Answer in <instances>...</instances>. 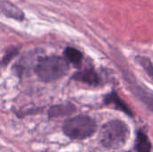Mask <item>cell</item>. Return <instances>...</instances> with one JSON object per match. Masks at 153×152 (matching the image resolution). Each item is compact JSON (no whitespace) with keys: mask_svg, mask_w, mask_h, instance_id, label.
Returning a JSON list of instances; mask_svg holds the SVG:
<instances>
[{"mask_svg":"<svg viewBox=\"0 0 153 152\" xmlns=\"http://www.w3.org/2000/svg\"><path fill=\"white\" fill-rule=\"evenodd\" d=\"M68 70L69 65L67 60L57 56L42 57L39 60L36 66L38 77L46 82L61 79L68 73Z\"/></svg>","mask_w":153,"mask_h":152,"instance_id":"1","label":"cell"},{"mask_svg":"<svg viewBox=\"0 0 153 152\" xmlns=\"http://www.w3.org/2000/svg\"><path fill=\"white\" fill-rule=\"evenodd\" d=\"M129 137L127 125L120 120H113L103 125L100 142L107 149H118L125 145Z\"/></svg>","mask_w":153,"mask_h":152,"instance_id":"2","label":"cell"},{"mask_svg":"<svg viewBox=\"0 0 153 152\" xmlns=\"http://www.w3.org/2000/svg\"><path fill=\"white\" fill-rule=\"evenodd\" d=\"M97 129L96 123L87 116H78L67 119L63 126L64 133L73 140H84L91 136Z\"/></svg>","mask_w":153,"mask_h":152,"instance_id":"3","label":"cell"},{"mask_svg":"<svg viewBox=\"0 0 153 152\" xmlns=\"http://www.w3.org/2000/svg\"><path fill=\"white\" fill-rule=\"evenodd\" d=\"M1 13L6 17L13 18L17 21H23L25 18L23 12L20 8H18L15 4L4 0H2L1 2Z\"/></svg>","mask_w":153,"mask_h":152,"instance_id":"4","label":"cell"},{"mask_svg":"<svg viewBox=\"0 0 153 152\" xmlns=\"http://www.w3.org/2000/svg\"><path fill=\"white\" fill-rule=\"evenodd\" d=\"M73 79L75 81L82 82L84 83L90 85H98L100 83V77L96 72L91 69H87L84 71L77 72L74 76Z\"/></svg>","mask_w":153,"mask_h":152,"instance_id":"5","label":"cell"},{"mask_svg":"<svg viewBox=\"0 0 153 152\" xmlns=\"http://www.w3.org/2000/svg\"><path fill=\"white\" fill-rule=\"evenodd\" d=\"M75 111V107L72 104H61L52 107L49 111L48 115L50 117H56V116H68L73 114Z\"/></svg>","mask_w":153,"mask_h":152,"instance_id":"6","label":"cell"},{"mask_svg":"<svg viewBox=\"0 0 153 152\" xmlns=\"http://www.w3.org/2000/svg\"><path fill=\"white\" fill-rule=\"evenodd\" d=\"M105 102L108 103V104H113L117 109H120L122 110L123 112L132 116V112L129 108V107L124 102L123 99H121L118 95L116 93V92H113V93H110L108 94L106 99H105Z\"/></svg>","mask_w":153,"mask_h":152,"instance_id":"7","label":"cell"},{"mask_svg":"<svg viewBox=\"0 0 153 152\" xmlns=\"http://www.w3.org/2000/svg\"><path fill=\"white\" fill-rule=\"evenodd\" d=\"M151 149H152V144L149 138L143 132L139 131L137 133V137L135 141L136 152H150Z\"/></svg>","mask_w":153,"mask_h":152,"instance_id":"8","label":"cell"},{"mask_svg":"<svg viewBox=\"0 0 153 152\" xmlns=\"http://www.w3.org/2000/svg\"><path fill=\"white\" fill-rule=\"evenodd\" d=\"M64 55L65 56V59L68 62L74 65L75 66L80 65L83 59V56H82V52L74 47H66L64 52Z\"/></svg>","mask_w":153,"mask_h":152,"instance_id":"9","label":"cell"},{"mask_svg":"<svg viewBox=\"0 0 153 152\" xmlns=\"http://www.w3.org/2000/svg\"><path fill=\"white\" fill-rule=\"evenodd\" d=\"M138 61L142 65V66L145 69V71L151 76H153V65L152 64V62L146 57H138Z\"/></svg>","mask_w":153,"mask_h":152,"instance_id":"10","label":"cell"},{"mask_svg":"<svg viewBox=\"0 0 153 152\" xmlns=\"http://www.w3.org/2000/svg\"><path fill=\"white\" fill-rule=\"evenodd\" d=\"M18 52V49L15 48V47H11V48H8L6 50V52L4 53V56H3V59H2V64L3 65H6L9 63V61L12 59V57H13Z\"/></svg>","mask_w":153,"mask_h":152,"instance_id":"11","label":"cell"}]
</instances>
